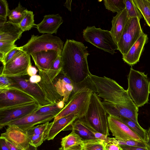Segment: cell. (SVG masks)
Instances as JSON below:
<instances>
[{
  "label": "cell",
  "instance_id": "f6af8a7d",
  "mask_svg": "<svg viewBox=\"0 0 150 150\" xmlns=\"http://www.w3.org/2000/svg\"><path fill=\"white\" fill-rule=\"evenodd\" d=\"M120 146L122 150H149L146 147Z\"/></svg>",
  "mask_w": 150,
  "mask_h": 150
},
{
  "label": "cell",
  "instance_id": "f907efd6",
  "mask_svg": "<svg viewBox=\"0 0 150 150\" xmlns=\"http://www.w3.org/2000/svg\"><path fill=\"white\" fill-rule=\"evenodd\" d=\"M65 104V103L63 100H61L57 103L58 107L62 109L64 107Z\"/></svg>",
  "mask_w": 150,
  "mask_h": 150
},
{
  "label": "cell",
  "instance_id": "ac0fdd59",
  "mask_svg": "<svg viewBox=\"0 0 150 150\" xmlns=\"http://www.w3.org/2000/svg\"><path fill=\"white\" fill-rule=\"evenodd\" d=\"M79 117L78 114L72 113L62 117L54 122H50L47 130L45 140L53 139L60 132L64 130Z\"/></svg>",
  "mask_w": 150,
  "mask_h": 150
},
{
  "label": "cell",
  "instance_id": "ab89813d",
  "mask_svg": "<svg viewBox=\"0 0 150 150\" xmlns=\"http://www.w3.org/2000/svg\"><path fill=\"white\" fill-rule=\"evenodd\" d=\"M8 3L6 0H0V18L7 20V17L10 13Z\"/></svg>",
  "mask_w": 150,
  "mask_h": 150
},
{
  "label": "cell",
  "instance_id": "ee69618b",
  "mask_svg": "<svg viewBox=\"0 0 150 150\" xmlns=\"http://www.w3.org/2000/svg\"><path fill=\"white\" fill-rule=\"evenodd\" d=\"M38 70L31 64L28 67L27 70V75L30 77L36 75Z\"/></svg>",
  "mask_w": 150,
  "mask_h": 150
},
{
  "label": "cell",
  "instance_id": "5bb4252c",
  "mask_svg": "<svg viewBox=\"0 0 150 150\" xmlns=\"http://www.w3.org/2000/svg\"><path fill=\"white\" fill-rule=\"evenodd\" d=\"M6 131L0 138L6 140L21 150H26L29 146L28 137L26 130L15 125L7 126Z\"/></svg>",
  "mask_w": 150,
  "mask_h": 150
},
{
  "label": "cell",
  "instance_id": "9f6ffc18",
  "mask_svg": "<svg viewBox=\"0 0 150 150\" xmlns=\"http://www.w3.org/2000/svg\"><path fill=\"white\" fill-rule=\"evenodd\" d=\"M147 131L148 136L150 137V127L149 129Z\"/></svg>",
  "mask_w": 150,
  "mask_h": 150
},
{
  "label": "cell",
  "instance_id": "f35d334b",
  "mask_svg": "<svg viewBox=\"0 0 150 150\" xmlns=\"http://www.w3.org/2000/svg\"><path fill=\"white\" fill-rule=\"evenodd\" d=\"M117 142L120 145L146 147L145 142H143L132 140H122L117 139Z\"/></svg>",
  "mask_w": 150,
  "mask_h": 150
},
{
  "label": "cell",
  "instance_id": "30bf717a",
  "mask_svg": "<svg viewBox=\"0 0 150 150\" xmlns=\"http://www.w3.org/2000/svg\"><path fill=\"white\" fill-rule=\"evenodd\" d=\"M42 107L36 102L0 109V129L9 123L21 119L37 111Z\"/></svg>",
  "mask_w": 150,
  "mask_h": 150
},
{
  "label": "cell",
  "instance_id": "7bdbcfd3",
  "mask_svg": "<svg viewBox=\"0 0 150 150\" xmlns=\"http://www.w3.org/2000/svg\"><path fill=\"white\" fill-rule=\"evenodd\" d=\"M106 149V150H122L120 145L113 142L107 144Z\"/></svg>",
  "mask_w": 150,
  "mask_h": 150
},
{
  "label": "cell",
  "instance_id": "db71d44e",
  "mask_svg": "<svg viewBox=\"0 0 150 150\" xmlns=\"http://www.w3.org/2000/svg\"><path fill=\"white\" fill-rule=\"evenodd\" d=\"M26 150H37V147L30 145L29 147Z\"/></svg>",
  "mask_w": 150,
  "mask_h": 150
},
{
  "label": "cell",
  "instance_id": "7c38bea8",
  "mask_svg": "<svg viewBox=\"0 0 150 150\" xmlns=\"http://www.w3.org/2000/svg\"><path fill=\"white\" fill-rule=\"evenodd\" d=\"M26 76L9 77L12 82L10 87L17 88L25 92L33 98L42 107L52 104L47 100L43 92L38 84L30 83L29 80V77L28 78Z\"/></svg>",
  "mask_w": 150,
  "mask_h": 150
},
{
  "label": "cell",
  "instance_id": "ffe728a7",
  "mask_svg": "<svg viewBox=\"0 0 150 150\" xmlns=\"http://www.w3.org/2000/svg\"><path fill=\"white\" fill-rule=\"evenodd\" d=\"M148 40L147 35L143 32L127 53L122 55L123 60L132 66L139 62L144 46Z\"/></svg>",
  "mask_w": 150,
  "mask_h": 150
},
{
  "label": "cell",
  "instance_id": "f1b7e54d",
  "mask_svg": "<svg viewBox=\"0 0 150 150\" xmlns=\"http://www.w3.org/2000/svg\"><path fill=\"white\" fill-rule=\"evenodd\" d=\"M107 144L98 139L83 141L81 144L83 150H106Z\"/></svg>",
  "mask_w": 150,
  "mask_h": 150
},
{
  "label": "cell",
  "instance_id": "e575fe53",
  "mask_svg": "<svg viewBox=\"0 0 150 150\" xmlns=\"http://www.w3.org/2000/svg\"><path fill=\"white\" fill-rule=\"evenodd\" d=\"M49 122L35 126L26 130L28 136L33 134L41 135L46 134Z\"/></svg>",
  "mask_w": 150,
  "mask_h": 150
},
{
  "label": "cell",
  "instance_id": "816d5d0a",
  "mask_svg": "<svg viewBox=\"0 0 150 150\" xmlns=\"http://www.w3.org/2000/svg\"><path fill=\"white\" fill-rule=\"evenodd\" d=\"M146 147L149 150H150V137L148 136V141L145 142Z\"/></svg>",
  "mask_w": 150,
  "mask_h": 150
},
{
  "label": "cell",
  "instance_id": "8fae6325",
  "mask_svg": "<svg viewBox=\"0 0 150 150\" xmlns=\"http://www.w3.org/2000/svg\"><path fill=\"white\" fill-rule=\"evenodd\" d=\"M30 55L22 50L14 58L3 66L0 74L9 77L27 75V70L32 64Z\"/></svg>",
  "mask_w": 150,
  "mask_h": 150
},
{
  "label": "cell",
  "instance_id": "d4e9b609",
  "mask_svg": "<svg viewBox=\"0 0 150 150\" xmlns=\"http://www.w3.org/2000/svg\"><path fill=\"white\" fill-rule=\"evenodd\" d=\"M127 125L144 142H147L148 139L147 131L143 128L130 120L122 117H116Z\"/></svg>",
  "mask_w": 150,
  "mask_h": 150
},
{
  "label": "cell",
  "instance_id": "4fadbf2b",
  "mask_svg": "<svg viewBox=\"0 0 150 150\" xmlns=\"http://www.w3.org/2000/svg\"><path fill=\"white\" fill-rule=\"evenodd\" d=\"M108 121L109 129L116 139L143 142L137 135L117 117L109 115Z\"/></svg>",
  "mask_w": 150,
  "mask_h": 150
},
{
  "label": "cell",
  "instance_id": "e0dca14e",
  "mask_svg": "<svg viewBox=\"0 0 150 150\" xmlns=\"http://www.w3.org/2000/svg\"><path fill=\"white\" fill-rule=\"evenodd\" d=\"M41 81L38 84L43 92L47 100L52 103H57L63 98L58 93L52 81L47 72L38 70Z\"/></svg>",
  "mask_w": 150,
  "mask_h": 150
},
{
  "label": "cell",
  "instance_id": "9a60e30c",
  "mask_svg": "<svg viewBox=\"0 0 150 150\" xmlns=\"http://www.w3.org/2000/svg\"><path fill=\"white\" fill-rule=\"evenodd\" d=\"M58 94L63 98V100L67 102L71 94L78 89L77 84L73 82L62 71L53 81Z\"/></svg>",
  "mask_w": 150,
  "mask_h": 150
},
{
  "label": "cell",
  "instance_id": "74e56055",
  "mask_svg": "<svg viewBox=\"0 0 150 150\" xmlns=\"http://www.w3.org/2000/svg\"><path fill=\"white\" fill-rule=\"evenodd\" d=\"M22 50L21 47H16L8 52L2 59H0L3 66L8 62Z\"/></svg>",
  "mask_w": 150,
  "mask_h": 150
},
{
  "label": "cell",
  "instance_id": "4316f807",
  "mask_svg": "<svg viewBox=\"0 0 150 150\" xmlns=\"http://www.w3.org/2000/svg\"><path fill=\"white\" fill-rule=\"evenodd\" d=\"M28 11L22 6L19 2L17 7L11 11L8 16V21L19 24L25 16Z\"/></svg>",
  "mask_w": 150,
  "mask_h": 150
},
{
  "label": "cell",
  "instance_id": "6f0895ef",
  "mask_svg": "<svg viewBox=\"0 0 150 150\" xmlns=\"http://www.w3.org/2000/svg\"><path fill=\"white\" fill-rule=\"evenodd\" d=\"M149 0V1H150V0Z\"/></svg>",
  "mask_w": 150,
  "mask_h": 150
},
{
  "label": "cell",
  "instance_id": "8d00e7d4",
  "mask_svg": "<svg viewBox=\"0 0 150 150\" xmlns=\"http://www.w3.org/2000/svg\"><path fill=\"white\" fill-rule=\"evenodd\" d=\"M15 42L0 41V59H2L8 52L17 46Z\"/></svg>",
  "mask_w": 150,
  "mask_h": 150
},
{
  "label": "cell",
  "instance_id": "60d3db41",
  "mask_svg": "<svg viewBox=\"0 0 150 150\" xmlns=\"http://www.w3.org/2000/svg\"><path fill=\"white\" fill-rule=\"evenodd\" d=\"M12 82L10 77L6 76L0 75V89H4L10 88Z\"/></svg>",
  "mask_w": 150,
  "mask_h": 150
},
{
  "label": "cell",
  "instance_id": "836d02e7",
  "mask_svg": "<svg viewBox=\"0 0 150 150\" xmlns=\"http://www.w3.org/2000/svg\"><path fill=\"white\" fill-rule=\"evenodd\" d=\"M57 106V103H52L40 108L35 112L39 115L50 114L57 115L62 110Z\"/></svg>",
  "mask_w": 150,
  "mask_h": 150
},
{
  "label": "cell",
  "instance_id": "7dc6e473",
  "mask_svg": "<svg viewBox=\"0 0 150 150\" xmlns=\"http://www.w3.org/2000/svg\"><path fill=\"white\" fill-rule=\"evenodd\" d=\"M0 150H10L5 140L0 138Z\"/></svg>",
  "mask_w": 150,
  "mask_h": 150
},
{
  "label": "cell",
  "instance_id": "d6a6232c",
  "mask_svg": "<svg viewBox=\"0 0 150 150\" xmlns=\"http://www.w3.org/2000/svg\"><path fill=\"white\" fill-rule=\"evenodd\" d=\"M62 70V62L61 55H58L47 73L49 78L53 81Z\"/></svg>",
  "mask_w": 150,
  "mask_h": 150
},
{
  "label": "cell",
  "instance_id": "7402d4cb",
  "mask_svg": "<svg viewBox=\"0 0 150 150\" xmlns=\"http://www.w3.org/2000/svg\"><path fill=\"white\" fill-rule=\"evenodd\" d=\"M23 32L19 24L7 21L0 27V41L15 42L21 38Z\"/></svg>",
  "mask_w": 150,
  "mask_h": 150
},
{
  "label": "cell",
  "instance_id": "d6986e66",
  "mask_svg": "<svg viewBox=\"0 0 150 150\" xmlns=\"http://www.w3.org/2000/svg\"><path fill=\"white\" fill-rule=\"evenodd\" d=\"M54 50L42 51L31 55L38 70L47 72L58 55Z\"/></svg>",
  "mask_w": 150,
  "mask_h": 150
},
{
  "label": "cell",
  "instance_id": "52a82bcc",
  "mask_svg": "<svg viewBox=\"0 0 150 150\" xmlns=\"http://www.w3.org/2000/svg\"><path fill=\"white\" fill-rule=\"evenodd\" d=\"M64 42L59 37L51 34H44L40 36L32 35L30 39L24 45L22 50L30 56L36 52L48 50H54L61 55Z\"/></svg>",
  "mask_w": 150,
  "mask_h": 150
},
{
  "label": "cell",
  "instance_id": "2e32d148",
  "mask_svg": "<svg viewBox=\"0 0 150 150\" xmlns=\"http://www.w3.org/2000/svg\"><path fill=\"white\" fill-rule=\"evenodd\" d=\"M56 114L39 115L35 112L24 117L8 123L7 125H15L26 130L37 125L49 122L57 115Z\"/></svg>",
  "mask_w": 150,
  "mask_h": 150
},
{
  "label": "cell",
  "instance_id": "f5cc1de1",
  "mask_svg": "<svg viewBox=\"0 0 150 150\" xmlns=\"http://www.w3.org/2000/svg\"><path fill=\"white\" fill-rule=\"evenodd\" d=\"M72 150H83L81 144L76 146L75 148Z\"/></svg>",
  "mask_w": 150,
  "mask_h": 150
},
{
  "label": "cell",
  "instance_id": "cb8c5ba5",
  "mask_svg": "<svg viewBox=\"0 0 150 150\" xmlns=\"http://www.w3.org/2000/svg\"><path fill=\"white\" fill-rule=\"evenodd\" d=\"M72 131L83 141L97 139L92 133L93 130L84 122L77 119L71 125Z\"/></svg>",
  "mask_w": 150,
  "mask_h": 150
},
{
  "label": "cell",
  "instance_id": "1f68e13d",
  "mask_svg": "<svg viewBox=\"0 0 150 150\" xmlns=\"http://www.w3.org/2000/svg\"><path fill=\"white\" fill-rule=\"evenodd\" d=\"M19 25L23 32L29 30L34 25H36L34 23L33 12L28 10L25 16Z\"/></svg>",
  "mask_w": 150,
  "mask_h": 150
},
{
  "label": "cell",
  "instance_id": "bcb514c9",
  "mask_svg": "<svg viewBox=\"0 0 150 150\" xmlns=\"http://www.w3.org/2000/svg\"><path fill=\"white\" fill-rule=\"evenodd\" d=\"M29 80L31 83L37 84L41 81V77L39 75H35L30 77Z\"/></svg>",
  "mask_w": 150,
  "mask_h": 150
},
{
  "label": "cell",
  "instance_id": "277c9868",
  "mask_svg": "<svg viewBox=\"0 0 150 150\" xmlns=\"http://www.w3.org/2000/svg\"><path fill=\"white\" fill-rule=\"evenodd\" d=\"M127 79V90L135 105L139 108L147 103L150 93V81L147 74L131 67Z\"/></svg>",
  "mask_w": 150,
  "mask_h": 150
},
{
  "label": "cell",
  "instance_id": "484cf974",
  "mask_svg": "<svg viewBox=\"0 0 150 150\" xmlns=\"http://www.w3.org/2000/svg\"><path fill=\"white\" fill-rule=\"evenodd\" d=\"M83 140L74 131L62 138L61 141L62 150H65L72 147L81 144Z\"/></svg>",
  "mask_w": 150,
  "mask_h": 150
},
{
  "label": "cell",
  "instance_id": "d590c367",
  "mask_svg": "<svg viewBox=\"0 0 150 150\" xmlns=\"http://www.w3.org/2000/svg\"><path fill=\"white\" fill-rule=\"evenodd\" d=\"M46 133L41 135L33 134L28 136L30 145L38 147L46 140Z\"/></svg>",
  "mask_w": 150,
  "mask_h": 150
},
{
  "label": "cell",
  "instance_id": "8992f818",
  "mask_svg": "<svg viewBox=\"0 0 150 150\" xmlns=\"http://www.w3.org/2000/svg\"><path fill=\"white\" fill-rule=\"evenodd\" d=\"M83 35L85 41L112 54L118 50L117 44L108 30L97 28L95 26H87L83 30Z\"/></svg>",
  "mask_w": 150,
  "mask_h": 150
},
{
  "label": "cell",
  "instance_id": "ba28073f",
  "mask_svg": "<svg viewBox=\"0 0 150 150\" xmlns=\"http://www.w3.org/2000/svg\"><path fill=\"white\" fill-rule=\"evenodd\" d=\"M140 20L138 18H130L126 23L117 44V50L122 55L127 53L143 32Z\"/></svg>",
  "mask_w": 150,
  "mask_h": 150
},
{
  "label": "cell",
  "instance_id": "9c48e42d",
  "mask_svg": "<svg viewBox=\"0 0 150 150\" xmlns=\"http://www.w3.org/2000/svg\"><path fill=\"white\" fill-rule=\"evenodd\" d=\"M35 102L32 97L19 89L11 87L0 89V109Z\"/></svg>",
  "mask_w": 150,
  "mask_h": 150
},
{
  "label": "cell",
  "instance_id": "681fc988",
  "mask_svg": "<svg viewBox=\"0 0 150 150\" xmlns=\"http://www.w3.org/2000/svg\"><path fill=\"white\" fill-rule=\"evenodd\" d=\"M71 2L72 0H67L64 5V6L70 11H71Z\"/></svg>",
  "mask_w": 150,
  "mask_h": 150
},
{
  "label": "cell",
  "instance_id": "b9f144b4",
  "mask_svg": "<svg viewBox=\"0 0 150 150\" xmlns=\"http://www.w3.org/2000/svg\"><path fill=\"white\" fill-rule=\"evenodd\" d=\"M92 132L97 139L103 141L107 144L112 142L113 141V138H110L107 136L93 130H92Z\"/></svg>",
  "mask_w": 150,
  "mask_h": 150
},
{
  "label": "cell",
  "instance_id": "83f0119b",
  "mask_svg": "<svg viewBox=\"0 0 150 150\" xmlns=\"http://www.w3.org/2000/svg\"><path fill=\"white\" fill-rule=\"evenodd\" d=\"M147 25L150 27V2L149 0H133Z\"/></svg>",
  "mask_w": 150,
  "mask_h": 150
},
{
  "label": "cell",
  "instance_id": "6da1fadb",
  "mask_svg": "<svg viewBox=\"0 0 150 150\" xmlns=\"http://www.w3.org/2000/svg\"><path fill=\"white\" fill-rule=\"evenodd\" d=\"M90 83L103 100L102 103L109 115L127 118L139 124V108L134 104L125 90L115 80L104 76L91 74Z\"/></svg>",
  "mask_w": 150,
  "mask_h": 150
},
{
  "label": "cell",
  "instance_id": "603a6c76",
  "mask_svg": "<svg viewBox=\"0 0 150 150\" xmlns=\"http://www.w3.org/2000/svg\"><path fill=\"white\" fill-rule=\"evenodd\" d=\"M129 18L126 8L117 13L111 21L110 32L117 44L118 43Z\"/></svg>",
  "mask_w": 150,
  "mask_h": 150
},
{
  "label": "cell",
  "instance_id": "4dcf8cb0",
  "mask_svg": "<svg viewBox=\"0 0 150 150\" xmlns=\"http://www.w3.org/2000/svg\"><path fill=\"white\" fill-rule=\"evenodd\" d=\"M124 1L129 18H138L140 20L143 18L141 12L136 6L133 0H124Z\"/></svg>",
  "mask_w": 150,
  "mask_h": 150
},
{
  "label": "cell",
  "instance_id": "3957f363",
  "mask_svg": "<svg viewBox=\"0 0 150 150\" xmlns=\"http://www.w3.org/2000/svg\"><path fill=\"white\" fill-rule=\"evenodd\" d=\"M107 113L100 98L93 92L91 95L86 113L78 119L94 130L108 136L109 134Z\"/></svg>",
  "mask_w": 150,
  "mask_h": 150
},
{
  "label": "cell",
  "instance_id": "44dd1931",
  "mask_svg": "<svg viewBox=\"0 0 150 150\" xmlns=\"http://www.w3.org/2000/svg\"><path fill=\"white\" fill-rule=\"evenodd\" d=\"M63 22L62 18L59 14L46 15L42 21L36 25V28L40 33L56 34Z\"/></svg>",
  "mask_w": 150,
  "mask_h": 150
},
{
  "label": "cell",
  "instance_id": "c3c4849f",
  "mask_svg": "<svg viewBox=\"0 0 150 150\" xmlns=\"http://www.w3.org/2000/svg\"><path fill=\"white\" fill-rule=\"evenodd\" d=\"M5 141L9 148L10 149V150H21L16 146L10 143L8 141L6 140H5Z\"/></svg>",
  "mask_w": 150,
  "mask_h": 150
},
{
  "label": "cell",
  "instance_id": "f546056e",
  "mask_svg": "<svg viewBox=\"0 0 150 150\" xmlns=\"http://www.w3.org/2000/svg\"><path fill=\"white\" fill-rule=\"evenodd\" d=\"M103 3L106 9L113 13H118L125 8L124 0H104Z\"/></svg>",
  "mask_w": 150,
  "mask_h": 150
},
{
  "label": "cell",
  "instance_id": "5b68a950",
  "mask_svg": "<svg viewBox=\"0 0 150 150\" xmlns=\"http://www.w3.org/2000/svg\"><path fill=\"white\" fill-rule=\"evenodd\" d=\"M93 86H81L73 93L62 110L55 117L53 121L72 113L78 115V118L83 117L86 113L92 93H96Z\"/></svg>",
  "mask_w": 150,
  "mask_h": 150
},
{
  "label": "cell",
  "instance_id": "11a10c76",
  "mask_svg": "<svg viewBox=\"0 0 150 150\" xmlns=\"http://www.w3.org/2000/svg\"><path fill=\"white\" fill-rule=\"evenodd\" d=\"M73 146V147H70V148H68L67 149H66L65 150H72V149H74L75 147V146ZM62 150L60 148L59 149V150Z\"/></svg>",
  "mask_w": 150,
  "mask_h": 150
},
{
  "label": "cell",
  "instance_id": "7a4b0ae2",
  "mask_svg": "<svg viewBox=\"0 0 150 150\" xmlns=\"http://www.w3.org/2000/svg\"><path fill=\"white\" fill-rule=\"evenodd\" d=\"M87 47L81 42L67 39L61 54L62 70L73 82L82 83L91 74L87 61Z\"/></svg>",
  "mask_w": 150,
  "mask_h": 150
}]
</instances>
